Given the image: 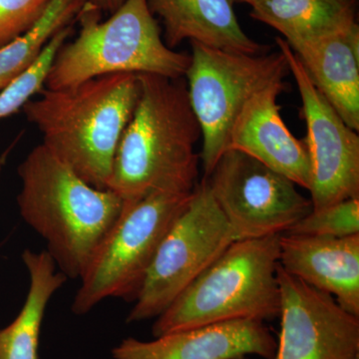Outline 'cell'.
Listing matches in <instances>:
<instances>
[{"label":"cell","mask_w":359,"mask_h":359,"mask_svg":"<svg viewBox=\"0 0 359 359\" xmlns=\"http://www.w3.org/2000/svg\"><path fill=\"white\" fill-rule=\"evenodd\" d=\"M140 96L118 145L108 189L127 203L197 187L202 136L185 78L138 74Z\"/></svg>","instance_id":"1"},{"label":"cell","mask_w":359,"mask_h":359,"mask_svg":"<svg viewBox=\"0 0 359 359\" xmlns=\"http://www.w3.org/2000/svg\"><path fill=\"white\" fill-rule=\"evenodd\" d=\"M39 94L22 111L42 134V144L90 186L107 190L118 145L140 96L138 74L103 75Z\"/></svg>","instance_id":"2"},{"label":"cell","mask_w":359,"mask_h":359,"mask_svg":"<svg viewBox=\"0 0 359 359\" xmlns=\"http://www.w3.org/2000/svg\"><path fill=\"white\" fill-rule=\"evenodd\" d=\"M18 171L21 218L43 238L46 252L66 278H81L126 201L109 189L90 186L42 143Z\"/></svg>","instance_id":"3"},{"label":"cell","mask_w":359,"mask_h":359,"mask_svg":"<svg viewBox=\"0 0 359 359\" xmlns=\"http://www.w3.org/2000/svg\"><path fill=\"white\" fill-rule=\"evenodd\" d=\"M85 4L78 15L76 39L59 48L44 88L60 90L117 73L185 77L191 55L165 43L148 0H125L107 20Z\"/></svg>","instance_id":"4"},{"label":"cell","mask_w":359,"mask_h":359,"mask_svg":"<svg viewBox=\"0 0 359 359\" xmlns=\"http://www.w3.org/2000/svg\"><path fill=\"white\" fill-rule=\"evenodd\" d=\"M280 238L235 241L156 318L154 337L215 323L280 318Z\"/></svg>","instance_id":"5"},{"label":"cell","mask_w":359,"mask_h":359,"mask_svg":"<svg viewBox=\"0 0 359 359\" xmlns=\"http://www.w3.org/2000/svg\"><path fill=\"white\" fill-rule=\"evenodd\" d=\"M186 84L202 134L204 178L230 147L233 124L245 106L271 85L285 81L290 69L282 52L245 54L191 41Z\"/></svg>","instance_id":"6"},{"label":"cell","mask_w":359,"mask_h":359,"mask_svg":"<svg viewBox=\"0 0 359 359\" xmlns=\"http://www.w3.org/2000/svg\"><path fill=\"white\" fill-rule=\"evenodd\" d=\"M194 192V191H193ZM192 193H160L127 203L85 269L72 302L78 316L109 297L135 301L161 242Z\"/></svg>","instance_id":"7"},{"label":"cell","mask_w":359,"mask_h":359,"mask_svg":"<svg viewBox=\"0 0 359 359\" xmlns=\"http://www.w3.org/2000/svg\"><path fill=\"white\" fill-rule=\"evenodd\" d=\"M235 241L203 179L161 242L127 323L157 318Z\"/></svg>","instance_id":"8"},{"label":"cell","mask_w":359,"mask_h":359,"mask_svg":"<svg viewBox=\"0 0 359 359\" xmlns=\"http://www.w3.org/2000/svg\"><path fill=\"white\" fill-rule=\"evenodd\" d=\"M204 179L236 241L282 235L313 210L292 180L235 149Z\"/></svg>","instance_id":"9"},{"label":"cell","mask_w":359,"mask_h":359,"mask_svg":"<svg viewBox=\"0 0 359 359\" xmlns=\"http://www.w3.org/2000/svg\"><path fill=\"white\" fill-rule=\"evenodd\" d=\"M280 51L287 59L302 99L311 165V193L313 211L342 201L359 198L358 133L337 114L304 70L287 42L278 37Z\"/></svg>","instance_id":"10"},{"label":"cell","mask_w":359,"mask_h":359,"mask_svg":"<svg viewBox=\"0 0 359 359\" xmlns=\"http://www.w3.org/2000/svg\"><path fill=\"white\" fill-rule=\"evenodd\" d=\"M280 332L273 359H359V318L278 264Z\"/></svg>","instance_id":"11"},{"label":"cell","mask_w":359,"mask_h":359,"mask_svg":"<svg viewBox=\"0 0 359 359\" xmlns=\"http://www.w3.org/2000/svg\"><path fill=\"white\" fill-rule=\"evenodd\" d=\"M278 342L263 321L236 320L170 332L143 341L128 337L113 359H273Z\"/></svg>","instance_id":"12"},{"label":"cell","mask_w":359,"mask_h":359,"mask_svg":"<svg viewBox=\"0 0 359 359\" xmlns=\"http://www.w3.org/2000/svg\"><path fill=\"white\" fill-rule=\"evenodd\" d=\"M285 81L257 93L238 116L230 136V147L263 163L309 190L311 165L304 140L295 138L280 116L278 96Z\"/></svg>","instance_id":"13"},{"label":"cell","mask_w":359,"mask_h":359,"mask_svg":"<svg viewBox=\"0 0 359 359\" xmlns=\"http://www.w3.org/2000/svg\"><path fill=\"white\" fill-rule=\"evenodd\" d=\"M280 268L314 289L332 295L359 318V235L346 238L282 233Z\"/></svg>","instance_id":"14"},{"label":"cell","mask_w":359,"mask_h":359,"mask_svg":"<svg viewBox=\"0 0 359 359\" xmlns=\"http://www.w3.org/2000/svg\"><path fill=\"white\" fill-rule=\"evenodd\" d=\"M289 45V44H287ZM347 126L359 130V26L289 45Z\"/></svg>","instance_id":"15"},{"label":"cell","mask_w":359,"mask_h":359,"mask_svg":"<svg viewBox=\"0 0 359 359\" xmlns=\"http://www.w3.org/2000/svg\"><path fill=\"white\" fill-rule=\"evenodd\" d=\"M164 25V41L174 49L184 40L238 53L259 54L266 47L245 34L231 0H148Z\"/></svg>","instance_id":"16"},{"label":"cell","mask_w":359,"mask_h":359,"mask_svg":"<svg viewBox=\"0 0 359 359\" xmlns=\"http://www.w3.org/2000/svg\"><path fill=\"white\" fill-rule=\"evenodd\" d=\"M21 257L29 275V289L20 313L0 330V359H39L45 311L51 297L68 280L57 271L46 250L27 249Z\"/></svg>","instance_id":"17"},{"label":"cell","mask_w":359,"mask_h":359,"mask_svg":"<svg viewBox=\"0 0 359 359\" xmlns=\"http://www.w3.org/2000/svg\"><path fill=\"white\" fill-rule=\"evenodd\" d=\"M250 18L282 33L289 45L334 34L356 22L358 0H255Z\"/></svg>","instance_id":"18"},{"label":"cell","mask_w":359,"mask_h":359,"mask_svg":"<svg viewBox=\"0 0 359 359\" xmlns=\"http://www.w3.org/2000/svg\"><path fill=\"white\" fill-rule=\"evenodd\" d=\"M86 0H53L29 32L0 47V92L29 69L52 37L73 25Z\"/></svg>","instance_id":"19"},{"label":"cell","mask_w":359,"mask_h":359,"mask_svg":"<svg viewBox=\"0 0 359 359\" xmlns=\"http://www.w3.org/2000/svg\"><path fill=\"white\" fill-rule=\"evenodd\" d=\"M72 32L71 25L56 33L32 67L0 92V120L22 110L26 102L44 89L54 57Z\"/></svg>","instance_id":"20"},{"label":"cell","mask_w":359,"mask_h":359,"mask_svg":"<svg viewBox=\"0 0 359 359\" xmlns=\"http://www.w3.org/2000/svg\"><path fill=\"white\" fill-rule=\"evenodd\" d=\"M285 233L311 237L346 238L359 235V198L313 211Z\"/></svg>","instance_id":"21"},{"label":"cell","mask_w":359,"mask_h":359,"mask_svg":"<svg viewBox=\"0 0 359 359\" xmlns=\"http://www.w3.org/2000/svg\"><path fill=\"white\" fill-rule=\"evenodd\" d=\"M53 0H0V47L29 32Z\"/></svg>","instance_id":"22"},{"label":"cell","mask_w":359,"mask_h":359,"mask_svg":"<svg viewBox=\"0 0 359 359\" xmlns=\"http://www.w3.org/2000/svg\"><path fill=\"white\" fill-rule=\"evenodd\" d=\"M86 2L100 13L112 14L124 4L125 0H86Z\"/></svg>","instance_id":"23"},{"label":"cell","mask_w":359,"mask_h":359,"mask_svg":"<svg viewBox=\"0 0 359 359\" xmlns=\"http://www.w3.org/2000/svg\"><path fill=\"white\" fill-rule=\"evenodd\" d=\"M233 1V4H252V2L255 1V0H231Z\"/></svg>","instance_id":"24"}]
</instances>
